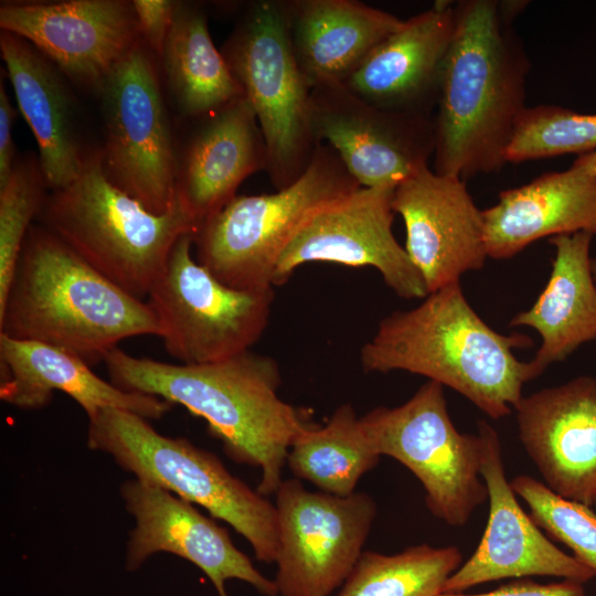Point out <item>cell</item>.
I'll list each match as a JSON object with an SVG mask.
<instances>
[{"mask_svg": "<svg viewBox=\"0 0 596 596\" xmlns=\"http://www.w3.org/2000/svg\"><path fill=\"white\" fill-rule=\"evenodd\" d=\"M46 190L39 159L33 156L15 161L8 181L0 187V305L6 299L32 221L44 204Z\"/></svg>", "mask_w": 596, "mask_h": 596, "instance_id": "cell-31", "label": "cell"}, {"mask_svg": "<svg viewBox=\"0 0 596 596\" xmlns=\"http://www.w3.org/2000/svg\"><path fill=\"white\" fill-rule=\"evenodd\" d=\"M295 60L311 89L343 82L404 20L356 0H283Z\"/></svg>", "mask_w": 596, "mask_h": 596, "instance_id": "cell-25", "label": "cell"}, {"mask_svg": "<svg viewBox=\"0 0 596 596\" xmlns=\"http://www.w3.org/2000/svg\"><path fill=\"white\" fill-rule=\"evenodd\" d=\"M380 458L362 430L360 417L347 403L323 426L311 425L296 438L286 465L297 479L307 480L323 492L348 497Z\"/></svg>", "mask_w": 596, "mask_h": 596, "instance_id": "cell-28", "label": "cell"}, {"mask_svg": "<svg viewBox=\"0 0 596 596\" xmlns=\"http://www.w3.org/2000/svg\"><path fill=\"white\" fill-rule=\"evenodd\" d=\"M438 596H587L582 583L564 579L561 583L538 584L520 578L483 594L441 593Z\"/></svg>", "mask_w": 596, "mask_h": 596, "instance_id": "cell-34", "label": "cell"}, {"mask_svg": "<svg viewBox=\"0 0 596 596\" xmlns=\"http://www.w3.org/2000/svg\"><path fill=\"white\" fill-rule=\"evenodd\" d=\"M161 332L147 301L102 275L47 228L32 224L0 305V333L65 349L92 364L127 338Z\"/></svg>", "mask_w": 596, "mask_h": 596, "instance_id": "cell-4", "label": "cell"}, {"mask_svg": "<svg viewBox=\"0 0 596 596\" xmlns=\"http://www.w3.org/2000/svg\"><path fill=\"white\" fill-rule=\"evenodd\" d=\"M455 29V2L436 1L404 20L342 84L379 108L434 115Z\"/></svg>", "mask_w": 596, "mask_h": 596, "instance_id": "cell-20", "label": "cell"}, {"mask_svg": "<svg viewBox=\"0 0 596 596\" xmlns=\"http://www.w3.org/2000/svg\"><path fill=\"white\" fill-rule=\"evenodd\" d=\"M156 57L140 39L98 89L105 136L99 153L113 184L163 214L177 202L179 155Z\"/></svg>", "mask_w": 596, "mask_h": 596, "instance_id": "cell-10", "label": "cell"}, {"mask_svg": "<svg viewBox=\"0 0 596 596\" xmlns=\"http://www.w3.org/2000/svg\"><path fill=\"white\" fill-rule=\"evenodd\" d=\"M0 398L24 409L44 407L54 391L72 397L88 418L102 409L115 408L159 419L172 406L160 397L124 391L103 380L71 351L3 333H0Z\"/></svg>", "mask_w": 596, "mask_h": 596, "instance_id": "cell-22", "label": "cell"}, {"mask_svg": "<svg viewBox=\"0 0 596 596\" xmlns=\"http://www.w3.org/2000/svg\"><path fill=\"white\" fill-rule=\"evenodd\" d=\"M0 51L17 103L35 138L39 163L50 190L75 180L87 156L77 128L66 76L33 45L7 31Z\"/></svg>", "mask_w": 596, "mask_h": 596, "instance_id": "cell-24", "label": "cell"}, {"mask_svg": "<svg viewBox=\"0 0 596 596\" xmlns=\"http://www.w3.org/2000/svg\"><path fill=\"white\" fill-rule=\"evenodd\" d=\"M279 596H330L359 561L376 517L366 492L348 497L306 489L283 480L276 491Z\"/></svg>", "mask_w": 596, "mask_h": 596, "instance_id": "cell-12", "label": "cell"}, {"mask_svg": "<svg viewBox=\"0 0 596 596\" xmlns=\"http://www.w3.org/2000/svg\"><path fill=\"white\" fill-rule=\"evenodd\" d=\"M529 1L523 0H503L498 1V9L501 17L509 23L528 7Z\"/></svg>", "mask_w": 596, "mask_h": 596, "instance_id": "cell-36", "label": "cell"}, {"mask_svg": "<svg viewBox=\"0 0 596 596\" xmlns=\"http://www.w3.org/2000/svg\"><path fill=\"white\" fill-rule=\"evenodd\" d=\"M393 210L404 221L405 249L428 294L459 283L489 258L483 212L466 181L427 167L395 187Z\"/></svg>", "mask_w": 596, "mask_h": 596, "instance_id": "cell-17", "label": "cell"}, {"mask_svg": "<svg viewBox=\"0 0 596 596\" xmlns=\"http://www.w3.org/2000/svg\"><path fill=\"white\" fill-rule=\"evenodd\" d=\"M483 438L481 476L487 486L489 517L482 538L465 564L446 581L443 593H461L503 578L555 576L586 583L595 573L546 538L525 513L507 479L497 430L478 423Z\"/></svg>", "mask_w": 596, "mask_h": 596, "instance_id": "cell-16", "label": "cell"}, {"mask_svg": "<svg viewBox=\"0 0 596 596\" xmlns=\"http://www.w3.org/2000/svg\"><path fill=\"white\" fill-rule=\"evenodd\" d=\"M510 483L515 494L528 504L538 526L565 544L572 550L573 556L596 575L594 508L560 497L531 476L519 475Z\"/></svg>", "mask_w": 596, "mask_h": 596, "instance_id": "cell-32", "label": "cell"}, {"mask_svg": "<svg viewBox=\"0 0 596 596\" xmlns=\"http://www.w3.org/2000/svg\"><path fill=\"white\" fill-rule=\"evenodd\" d=\"M518 434L544 485L571 501L596 499V377L523 396L514 408Z\"/></svg>", "mask_w": 596, "mask_h": 596, "instance_id": "cell-19", "label": "cell"}, {"mask_svg": "<svg viewBox=\"0 0 596 596\" xmlns=\"http://www.w3.org/2000/svg\"><path fill=\"white\" fill-rule=\"evenodd\" d=\"M194 121L179 156L178 199L199 227L236 196L247 177L267 170L268 155L244 96Z\"/></svg>", "mask_w": 596, "mask_h": 596, "instance_id": "cell-21", "label": "cell"}, {"mask_svg": "<svg viewBox=\"0 0 596 596\" xmlns=\"http://www.w3.org/2000/svg\"><path fill=\"white\" fill-rule=\"evenodd\" d=\"M88 421L89 449L110 455L136 479L202 507L245 538L258 561L275 563V503L233 476L219 457L185 438L159 434L147 418L127 411L102 409Z\"/></svg>", "mask_w": 596, "mask_h": 596, "instance_id": "cell-6", "label": "cell"}, {"mask_svg": "<svg viewBox=\"0 0 596 596\" xmlns=\"http://www.w3.org/2000/svg\"><path fill=\"white\" fill-rule=\"evenodd\" d=\"M360 424L380 456L400 461L421 481L429 512L446 524L464 526L488 500L483 438L455 427L441 384L428 380L402 405L375 407Z\"/></svg>", "mask_w": 596, "mask_h": 596, "instance_id": "cell-9", "label": "cell"}, {"mask_svg": "<svg viewBox=\"0 0 596 596\" xmlns=\"http://www.w3.org/2000/svg\"><path fill=\"white\" fill-rule=\"evenodd\" d=\"M178 1L134 0L141 39L157 57L162 53L169 31L172 26Z\"/></svg>", "mask_w": 596, "mask_h": 596, "instance_id": "cell-33", "label": "cell"}, {"mask_svg": "<svg viewBox=\"0 0 596 596\" xmlns=\"http://www.w3.org/2000/svg\"><path fill=\"white\" fill-rule=\"evenodd\" d=\"M593 508H594V510L596 511V499H595V501H594V503H593Z\"/></svg>", "mask_w": 596, "mask_h": 596, "instance_id": "cell-39", "label": "cell"}, {"mask_svg": "<svg viewBox=\"0 0 596 596\" xmlns=\"http://www.w3.org/2000/svg\"><path fill=\"white\" fill-rule=\"evenodd\" d=\"M394 190L360 187L312 210L285 246L273 286L286 283L304 264L334 263L371 266L398 297L424 299L425 283L392 231Z\"/></svg>", "mask_w": 596, "mask_h": 596, "instance_id": "cell-13", "label": "cell"}, {"mask_svg": "<svg viewBox=\"0 0 596 596\" xmlns=\"http://www.w3.org/2000/svg\"><path fill=\"white\" fill-rule=\"evenodd\" d=\"M0 26L95 92L141 39L132 1L125 0L4 2Z\"/></svg>", "mask_w": 596, "mask_h": 596, "instance_id": "cell-15", "label": "cell"}, {"mask_svg": "<svg viewBox=\"0 0 596 596\" xmlns=\"http://www.w3.org/2000/svg\"><path fill=\"white\" fill-rule=\"evenodd\" d=\"M482 212L487 254L493 259L511 258L544 237L596 236V173L572 167L545 172L501 191Z\"/></svg>", "mask_w": 596, "mask_h": 596, "instance_id": "cell-23", "label": "cell"}, {"mask_svg": "<svg viewBox=\"0 0 596 596\" xmlns=\"http://www.w3.org/2000/svg\"><path fill=\"white\" fill-rule=\"evenodd\" d=\"M596 151V114L556 105L526 107L507 151L508 163Z\"/></svg>", "mask_w": 596, "mask_h": 596, "instance_id": "cell-30", "label": "cell"}, {"mask_svg": "<svg viewBox=\"0 0 596 596\" xmlns=\"http://www.w3.org/2000/svg\"><path fill=\"white\" fill-rule=\"evenodd\" d=\"M117 387L179 404L203 418L234 461L258 468L257 491L276 493L296 438L311 424L283 401L277 362L251 350L204 364H171L114 348L104 358Z\"/></svg>", "mask_w": 596, "mask_h": 596, "instance_id": "cell-1", "label": "cell"}, {"mask_svg": "<svg viewBox=\"0 0 596 596\" xmlns=\"http://www.w3.org/2000/svg\"><path fill=\"white\" fill-rule=\"evenodd\" d=\"M159 57L174 103L184 118H201L244 96L223 53L212 41L201 4L178 1Z\"/></svg>", "mask_w": 596, "mask_h": 596, "instance_id": "cell-27", "label": "cell"}, {"mask_svg": "<svg viewBox=\"0 0 596 596\" xmlns=\"http://www.w3.org/2000/svg\"><path fill=\"white\" fill-rule=\"evenodd\" d=\"M593 237L583 232L550 237L554 258L549 280L534 304L510 320V327H529L541 337V345L530 361L538 376L596 340Z\"/></svg>", "mask_w": 596, "mask_h": 596, "instance_id": "cell-26", "label": "cell"}, {"mask_svg": "<svg viewBox=\"0 0 596 596\" xmlns=\"http://www.w3.org/2000/svg\"><path fill=\"white\" fill-rule=\"evenodd\" d=\"M434 113L433 170L464 181L500 171L525 106L530 62L497 0L455 2Z\"/></svg>", "mask_w": 596, "mask_h": 596, "instance_id": "cell-2", "label": "cell"}, {"mask_svg": "<svg viewBox=\"0 0 596 596\" xmlns=\"http://www.w3.org/2000/svg\"><path fill=\"white\" fill-rule=\"evenodd\" d=\"M572 168L596 173V151L577 156Z\"/></svg>", "mask_w": 596, "mask_h": 596, "instance_id": "cell-37", "label": "cell"}, {"mask_svg": "<svg viewBox=\"0 0 596 596\" xmlns=\"http://www.w3.org/2000/svg\"><path fill=\"white\" fill-rule=\"evenodd\" d=\"M127 511L135 519L126 568L138 570L158 552L172 553L198 566L219 596H228L227 579H240L265 596H277L275 581L265 577L232 542L228 531L170 491L138 479L120 487Z\"/></svg>", "mask_w": 596, "mask_h": 596, "instance_id": "cell-18", "label": "cell"}, {"mask_svg": "<svg viewBox=\"0 0 596 596\" xmlns=\"http://www.w3.org/2000/svg\"><path fill=\"white\" fill-rule=\"evenodd\" d=\"M221 52L263 132L269 180L283 190L304 174L319 147L310 127L311 87L291 50L283 0L245 4Z\"/></svg>", "mask_w": 596, "mask_h": 596, "instance_id": "cell-8", "label": "cell"}, {"mask_svg": "<svg viewBox=\"0 0 596 596\" xmlns=\"http://www.w3.org/2000/svg\"><path fill=\"white\" fill-rule=\"evenodd\" d=\"M360 187L337 152L321 143L289 187L270 194L236 195L203 221L193 235L195 259L232 288H274L276 264L305 217Z\"/></svg>", "mask_w": 596, "mask_h": 596, "instance_id": "cell-7", "label": "cell"}, {"mask_svg": "<svg viewBox=\"0 0 596 596\" xmlns=\"http://www.w3.org/2000/svg\"><path fill=\"white\" fill-rule=\"evenodd\" d=\"M461 561L455 545L419 544L396 554L363 551L338 596H438Z\"/></svg>", "mask_w": 596, "mask_h": 596, "instance_id": "cell-29", "label": "cell"}, {"mask_svg": "<svg viewBox=\"0 0 596 596\" xmlns=\"http://www.w3.org/2000/svg\"><path fill=\"white\" fill-rule=\"evenodd\" d=\"M15 109L11 105L3 81L0 82V187L12 173L14 161L12 128Z\"/></svg>", "mask_w": 596, "mask_h": 596, "instance_id": "cell-35", "label": "cell"}, {"mask_svg": "<svg viewBox=\"0 0 596 596\" xmlns=\"http://www.w3.org/2000/svg\"><path fill=\"white\" fill-rule=\"evenodd\" d=\"M530 337L502 334L473 310L459 283L428 294L409 310L384 317L360 351L365 372L406 371L461 394L490 418L508 416L526 382L539 377L513 349Z\"/></svg>", "mask_w": 596, "mask_h": 596, "instance_id": "cell-3", "label": "cell"}, {"mask_svg": "<svg viewBox=\"0 0 596 596\" xmlns=\"http://www.w3.org/2000/svg\"><path fill=\"white\" fill-rule=\"evenodd\" d=\"M310 127L365 188L396 187L427 168L435 152L434 115L379 108L341 82L311 89Z\"/></svg>", "mask_w": 596, "mask_h": 596, "instance_id": "cell-14", "label": "cell"}, {"mask_svg": "<svg viewBox=\"0 0 596 596\" xmlns=\"http://www.w3.org/2000/svg\"><path fill=\"white\" fill-rule=\"evenodd\" d=\"M193 235L175 242L147 297L167 352L182 364L219 362L249 351L268 324L274 301L273 287L241 290L220 281L193 258Z\"/></svg>", "mask_w": 596, "mask_h": 596, "instance_id": "cell-11", "label": "cell"}, {"mask_svg": "<svg viewBox=\"0 0 596 596\" xmlns=\"http://www.w3.org/2000/svg\"><path fill=\"white\" fill-rule=\"evenodd\" d=\"M87 264L143 300L175 242L198 224L177 198L156 214L107 178L99 151H91L79 175L50 190L36 217Z\"/></svg>", "mask_w": 596, "mask_h": 596, "instance_id": "cell-5", "label": "cell"}, {"mask_svg": "<svg viewBox=\"0 0 596 596\" xmlns=\"http://www.w3.org/2000/svg\"><path fill=\"white\" fill-rule=\"evenodd\" d=\"M592 273L596 284V258H592Z\"/></svg>", "mask_w": 596, "mask_h": 596, "instance_id": "cell-38", "label": "cell"}]
</instances>
